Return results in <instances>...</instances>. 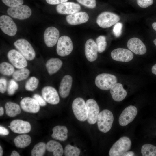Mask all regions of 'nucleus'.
Segmentation results:
<instances>
[{
  "label": "nucleus",
  "instance_id": "obj_4",
  "mask_svg": "<svg viewBox=\"0 0 156 156\" xmlns=\"http://www.w3.org/2000/svg\"><path fill=\"white\" fill-rule=\"evenodd\" d=\"M15 47L27 60H33L36 56L35 52L33 47L27 40L19 39L14 43Z\"/></svg>",
  "mask_w": 156,
  "mask_h": 156
},
{
  "label": "nucleus",
  "instance_id": "obj_2",
  "mask_svg": "<svg viewBox=\"0 0 156 156\" xmlns=\"http://www.w3.org/2000/svg\"><path fill=\"white\" fill-rule=\"evenodd\" d=\"M114 121L112 113L109 110L105 109L99 113L97 119L99 129L101 132L106 133L111 129Z\"/></svg>",
  "mask_w": 156,
  "mask_h": 156
},
{
  "label": "nucleus",
  "instance_id": "obj_28",
  "mask_svg": "<svg viewBox=\"0 0 156 156\" xmlns=\"http://www.w3.org/2000/svg\"><path fill=\"white\" fill-rule=\"evenodd\" d=\"M30 136L27 134H22L16 137L14 141L15 146L18 148H25L28 146L31 142Z\"/></svg>",
  "mask_w": 156,
  "mask_h": 156
},
{
  "label": "nucleus",
  "instance_id": "obj_11",
  "mask_svg": "<svg viewBox=\"0 0 156 156\" xmlns=\"http://www.w3.org/2000/svg\"><path fill=\"white\" fill-rule=\"evenodd\" d=\"M137 114V109L135 106L130 105L125 108L119 118V123L122 126H125L132 122Z\"/></svg>",
  "mask_w": 156,
  "mask_h": 156
},
{
  "label": "nucleus",
  "instance_id": "obj_19",
  "mask_svg": "<svg viewBox=\"0 0 156 156\" xmlns=\"http://www.w3.org/2000/svg\"><path fill=\"white\" fill-rule=\"evenodd\" d=\"M128 48L136 54L142 55L146 53V47L139 38L134 37L130 38L128 41Z\"/></svg>",
  "mask_w": 156,
  "mask_h": 156
},
{
  "label": "nucleus",
  "instance_id": "obj_51",
  "mask_svg": "<svg viewBox=\"0 0 156 156\" xmlns=\"http://www.w3.org/2000/svg\"><path fill=\"white\" fill-rule=\"evenodd\" d=\"M153 43L156 46V39H154L153 40Z\"/></svg>",
  "mask_w": 156,
  "mask_h": 156
},
{
  "label": "nucleus",
  "instance_id": "obj_13",
  "mask_svg": "<svg viewBox=\"0 0 156 156\" xmlns=\"http://www.w3.org/2000/svg\"><path fill=\"white\" fill-rule=\"evenodd\" d=\"M59 35V31L56 27L51 26L47 28L44 35V42L46 45L49 47L54 46L58 41Z\"/></svg>",
  "mask_w": 156,
  "mask_h": 156
},
{
  "label": "nucleus",
  "instance_id": "obj_37",
  "mask_svg": "<svg viewBox=\"0 0 156 156\" xmlns=\"http://www.w3.org/2000/svg\"><path fill=\"white\" fill-rule=\"evenodd\" d=\"M6 5L10 7H14L22 5L23 0H2Z\"/></svg>",
  "mask_w": 156,
  "mask_h": 156
},
{
  "label": "nucleus",
  "instance_id": "obj_25",
  "mask_svg": "<svg viewBox=\"0 0 156 156\" xmlns=\"http://www.w3.org/2000/svg\"><path fill=\"white\" fill-rule=\"evenodd\" d=\"M62 65V61L60 59L52 58L47 61L46 64V67L49 74L52 75L58 71Z\"/></svg>",
  "mask_w": 156,
  "mask_h": 156
},
{
  "label": "nucleus",
  "instance_id": "obj_30",
  "mask_svg": "<svg viewBox=\"0 0 156 156\" xmlns=\"http://www.w3.org/2000/svg\"><path fill=\"white\" fill-rule=\"evenodd\" d=\"M46 149V144L43 142L36 144L31 151L32 156H42L44 154Z\"/></svg>",
  "mask_w": 156,
  "mask_h": 156
},
{
  "label": "nucleus",
  "instance_id": "obj_26",
  "mask_svg": "<svg viewBox=\"0 0 156 156\" xmlns=\"http://www.w3.org/2000/svg\"><path fill=\"white\" fill-rule=\"evenodd\" d=\"M46 146L47 151L50 152H53L54 156H62L64 153L62 145L56 141H49L46 144Z\"/></svg>",
  "mask_w": 156,
  "mask_h": 156
},
{
  "label": "nucleus",
  "instance_id": "obj_44",
  "mask_svg": "<svg viewBox=\"0 0 156 156\" xmlns=\"http://www.w3.org/2000/svg\"><path fill=\"white\" fill-rule=\"evenodd\" d=\"M9 134L8 130L3 127L0 126V134L1 135H7Z\"/></svg>",
  "mask_w": 156,
  "mask_h": 156
},
{
  "label": "nucleus",
  "instance_id": "obj_33",
  "mask_svg": "<svg viewBox=\"0 0 156 156\" xmlns=\"http://www.w3.org/2000/svg\"><path fill=\"white\" fill-rule=\"evenodd\" d=\"M64 152L65 156H78L80 155V151L77 147L68 144L65 146Z\"/></svg>",
  "mask_w": 156,
  "mask_h": 156
},
{
  "label": "nucleus",
  "instance_id": "obj_40",
  "mask_svg": "<svg viewBox=\"0 0 156 156\" xmlns=\"http://www.w3.org/2000/svg\"><path fill=\"white\" fill-rule=\"evenodd\" d=\"M153 0H137V4L142 8H146L152 5Z\"/></svg>",
  "mask_w": 156,
  "mask_h": 156
},
{
  "label": "nucleus",
  "instance_id": "obj_45",
  "mask_svg": "<svg viewBox=\"0 0 156 156\" xmlns=\"http://www.w3.org/2000/svg\"><path fill=\"white\" fill-rule=\"evenodd\" d=\"M135 156L134 152L132 151H128L124 153L122 156Z\"/></svg>",
  "mask_w": 156,
  "mask_h": 156
},
{
  "label": "nucleus",
  "instance_id": "obj_14",
  "mask_svg": "<svg viewBox=\"0 0 156 156\" xmlns=\"http://www.w3.org/2000/svg\"><path fill=\"white\" fill-rule=\"evenodd\" d=\"M111 55L114 60L122 62H128L133 58V53L128 49L119 48L112 51Z\"/></svg>",
  "mask_w": 156,
  "mask_h": 156
},
{
  "label": "nucleus",
  "instance_id": "obj_47",
  "mask_svg": "<svg viewBox=\"0 0 156 156\" xmlns=\"http://www.w3.org/2000/svg\"><path fill=\"white\" fill-rule=\"evenodd\" d=\"M151 71L153 73L156 75V64L152 66Z\"/></svg>",
  "mask_w": 156,
  "mask_h": 156
},
{
  "label": "nucleus",
  "instance_id": "obj_31",
  "mask_svg": "<svg viewBox=\"0 0 156 156\" xmlns=\"http://www.w3.org/2000/svg\"><path fill=\"white\" fill-rule=\"evenodd\" d=\"M141 152L143 156H156V146L150 144L143 145Z\"/></svg>",
  "mask_w": 156,
  "mask_h": 156
},
{
  "label": "nucleus",
  "instance_id": "obj_41",
  "mask_svg": "<svg viewBox=\"0 0 156 156\" xmlns=\"http://www.w3.org/2000/svg\"><path fill=\"white\" fill-rule=\"evenodd\" d=\"M33 98L37 101L40 106L43 107L46 105L47 104L46 101L43 97L39 94H34L33 96Z\"/></svg>",
  "mask_w": 156,
  "mask_h": 156
},
{
  "label": "nucleus",
  "instance_id": "obj_36",
  "mask_svg": "<svg viewBox=\"0 0 156 156\" xmlns=\"http://www.w3.org/2000/svg\"><path fill=\"white\" fill-rule=\"evenodd\" d=\"M18 84L14 80L11 79L9 81L7 88V91L9 95H12L15 91L18 89Z\"/></svg>",
  "mask_w": 156,
  "mask_h": 156
},
{
  "label": "nucleus",
  "instance_id": "obj_22",
  "mask_svg": "<svg viewBox=\"0 0 156 156\" xmlns=\"http://www.w3.org/2000/svg\"><path fill=\"white\" fill-rule=\"evenodd\" d=\"M73 81L72 77L66 75L62 78L59 88V92L62 98H65L69 95L71 89Z\"/></svg>",
  "mask_w": 156,
  "mask_h": 156
},
{
  "label": "nucleus",
  "instance_id": "obj_43",
  "mask_svg": "<svg viewBox=\"0 0 156 156\" xmlns=\"http://www.w3.org/2000/svg\"><path fill=\"white\" fill-rule=\"evenodd\" d=\"M46 1L49 4L56 5L66 2L68 0H46Z\"/></svg>",
  "mask_w": 156,
  "mask_h": 156
},
{
  "label": "nucleus",
  "instance_id": "obj_20",
  "mask_svg": "<svg viewBox=\"0 0 156 156\" xmlns=\"http://www.w3.org/2000/svg\"><path fill=\"white\" fill-rule=\"evenodd\" d=\"M98 52L96 43L92 39L88 40L85 45V53L87 60L91 62L95 60L97 57Z\"/></svg>",
  "mask_w": 156,
  "mask_h": 156
},
{
  "label": "nucleus",
  "instance_id": "obj_17",
  "mask_svg": "<svg viewBox=\"0 0 156 156\" xmlns=\"http://www.w3.org/2000/svg\"><path fill=\"white\" fill-rule=\"evenodd\" d=\"M10 129L14 133L18 134H25L29 132L31 130L30 123L19 119L12 120L10 124Z\"/></svg>",
  "mask_w": 156,
  "mask_h": 156
},
{
  "label": "nucleus",
  "instance_id": "obj_27",
  "mask_svg": "<svg viewBox=\"0 0 156 156\" xmlns=\"http://www.w3.org/2000/svg\"><path fill=\"white\" fill-rule=\"evenodd\" d=\"M5 108L6 115L10 117H14L20 114L21 112L19 105L12 102H6Z\"/></svg>",
  "mask_w": 156,
  "mask_h": 156
},
{
  "label": "nucleus",
  "instance_id": "obj_7",
  "mask_svg": "<svg viewBox=\"0 0 156 156\" xmlns=\"http://www.w3.org/2000/svg\"><path fill=\"white\" fill-rule=\"evenodd\" d=\"M73 44L70 37L62 36L59 39L57 45L56 51L60 56L65 57L69 55L73 49Z\"/></svg>",
  "mask_w": 156,
  "mask_h": 156
},
{
  "label": "nucleus",
  "instance_id": "obj_15",
  "mask_svg": "<svg viewBox=\"0 0 156 156\" xmlns=\"http://www.w3.org/2000/svg\"><path fill=\"white\" fill-rule=\"evenodd\" d=\"M81 8L80 5L77 3L66 2L57 5L56 10L60 14L70 15L79 12Z\"/></svg>",
  "mask_w": 156,
  "mask_h": 156
},
{
  "label": "nucleus",
  "instance_id": "obj_38",
  "mask_svg": "<svg viewBox=\"0 0 156 156\" xmlns=\"http://www.w3.org/2000/svg\"><path fill=\"white\" fill-rule=\"evenodd\" d=\"M80 4L90 8H94L96 5V0H77Z\"/></svg>",
  "mask_w": 156,
  "mask_h": 156
},
{
  "label": "nucleus",
  "instance_id": "obj_3",
  "mask_svg": "<svg viewBox=\"0 0 156 156\" xmlns=\"http://www.w3.org/2000/svg\"><path fill=\"white\" fill-rule=\"evenodd\" d=\"M72 109L76 118L80 121H84L87 120L88 110L86 103L81 98L75 99L72 104Z\"/></svg>",
  "mask_w": 156,
  "mask_h": 156
},
{
  "label": "nucleus",
  "instance_id": "obj_29",
  "mask_svg": "<svg viewBox=\"0 0 156 156\" xmlns=\"http://www.w3.org/2000/svg\"><path fill=\"white\" fill-rule=\"evenodd\" d=\"M29 74V70L24 68L14 71L12 74V77L16 81H20L26 79Z\"/></svg>",
  "mask_w": 156,
  "mask_h": 156
},
{
  "label": "nucleus",
  "instance_id": "obj_42",
  "mask_svg": "<svg viewBox=\"0 0 156 156\" xmlns=\"http://www.w3.org/2000/svg\"><path fill=\"white\" fill-rule=\"evenodd\" d=\"M7 81L4 78L0 79V92L1 93H4L7 89Z\"/></svg>",
  "mask_w": 156,
  "mask_h": 156
},
{
  "label": "nucleus",
  "instance_id": "obj_32",
  "mask_svg": "<svg viewBox=\"0 0 156 156\" xmlns=\"http://www.w3.org/2000/svg\"><path fill=\"white\" fill-rule=\"evenodd\" d=\"M15 71L14 66L8 62H3L0 64V72L3 75L10 76Z\"/></svg>",
  "mask_w": 156,
  "mask_h": 156
},
{
  "label": "nucleus",
  "instance_id": "obj_50",
  "mask_svg": "<svg viewBox=\"0 0 156 156\" xmlns=\"http://www.w3.org/2000/svg\"><path fill=\"white\" fill-rule=\"evenodd\" d=\"M3 155V150L1 146H0V156H2Z\"/></svg>",
  "mask_w": 156,
  "mask_h": 156
},
{
  "label": "nucleus",
  "instance_id": "obj_39",
  "mask_svg": "<svg viewBox=\"0 0 156 156\" xmlns=\"http://www.w3.org/2000/svg\"><path fill=\"white\" fill-rule=\"evenodd\" d=\"M122 24L120 22H117L114 25L113 32L115 36L116 37L120 36L122 32Z\"/></svg>",
  "mask_w": 156,
  "mask_h": 156
},
{
  "label": "nucleus",
  "instance_id": "obj_12",
  "mask_svg": "<svg viewBox=\"0 0 156 156\" xmlns=\"http://www.w3.org/2000/svg\"><path fill=\"white\" fill-rule=\"evenodd\" d=\"M88 110L87 121L90 124H95L97 121L99 114V108L96 101L90 99L86 102Z\"/></svg>",
  "mask_w": 156,
  "mask_h": 156
},
{
  "label": "nucleus",
  "instance_id": "obj_23",
  "mask_svg": "<svg viewBox=\"0 0 156 156\" xmlns=\"http://www.w3.org/2000/svg\"><path fill=\"white\" fill-rule=\"evenodd\" d=\"M110 92L113 99L117 102L123 100L127 95V92L122 84L118 83H116L111 88Z\"/></svg>",
  "mask_w": 156,
  "mask_h": 156
},
{
  "label": "nucleus",
  "instance_id": "obj_18",
  "mask_svg": "<svg viewBox=\"0 0 156 156\" xmlns=\"http://www.w3.org/2000/svg\"><path fill=\"white\" fill-rule=\"evenodd\" d=\"M20 106L23 110L29 113H36L40 109V105L37 101L34 98L25 97L20 102Z\"/></svg>",
  "mask_w": 156,
  "mask_h": 156
},
{
  "label": "nucleus",
  "instance_id": "obj_34",
  "mask_svg": "<svg viewBox=\"0 0 156 156\" xmlns=\"http://www.w3.org/2000/svg\"><path fill=\"white\" fill-rule=\"evenodd\" d=\"M39 83L38 79L35 77H31L26 82L25 89L28 91H33L37 88Z\"/></svg>",
  "mask_w": 156,
  "mask_h": 156
},
{
  "label": "nucleus",
  "instance_id": "obj_46",
  "mask_svg": "<svg viewBox=\"0 0 156 156\" xmlns=\"http://www.w3.org/2000/svg\"><path fill=\"white\" fill-rule=\"evenodd\" d=\"M11 156H19L20 155L15 150L13 151L10 155Z\"/></svg>",
  "mask_w": 156,
  "mask_h": 156
},
{
  "label": "nucleus",
  "instance_id": "obj_16",
  "mask_svg": "<svg viewBox=\"0 0 156 156\" xmlns=\"http://www.w3.org/2000/svg\"><path fill=\"white\" fill-rule=\"evenodd\" d=\"M41 93L42 97L49 103L56 105L60 101V98L56 90L53 87L48 86L44 87Z\"/></svg>",
  "mask_w": 156,
  "mask_h": 156
},
{
  "label": "nucleus",
  "instance_id": "obj_6",
  "mask_svg": "<svg viewBox=\"0 0 156 156\" xmlns=\"http://www.w3.org/2000/svg\"><path fill=\"white\" fill-rule=\"evenodd\" d=\"M120 20L118 15L109 12H104L101 13L98 16L96 23L103 28L111 27L117 23Z\"/></svg>",
  "mask_w": 156,
  "mask_h": 156
},
{
  "label": "nucleus",
  "instance_id": "obj_35",
  "mask_svg": "<svg viewBox=\"0 0 156 156\" xmlns=\"http://www.w3.org/2000/svg\"><path fill=\"white\" fill-rule=\"evenodd\" d=\"M96 43L99 53H102L105 50L107 44L105 36L101 35L98 36L96 39Z\"/></svg>",
  "mask_w": 156,
  "mask_h": 156
},
{
  "label": "nucleus",
  "instance_id": "obj_21",
  "mask_svg": "<svg viewBox=\"0 0 156 156\" xmlns=\"http://www.w3.org/2000/svg\"><path fill=\"white\" fill-rule=\"evenodd\" d=\"M89 18V16L86 12H78L67 16L66 20L70 25H76L86 22Z\"/></svg>",
  "mask_w": 156,
  "mask_h": 156
},
{
  "label": "nucleus",
  "instance_id": "obj_1",
  "mask_svg": "<svg viewBox=\"0 0 156 156\" xmlns=\"http://www.w3.org/2000/svg\"><path fill=\"white\" fill-rule=\"evenodd\" d=\"M131 141L126 136L120 138L113 145L109 151L110 156H121L131 148Z\"/></svg>",
  "mask_w": 156,
  "mask_h": 156
},
{
  "label": "nucleus",
  "instance_id": "obj_10",
  "mask_svg": "<svg viewBox=\"0 0 156 156\" xmlns=\"http://www.w3.org/2000/svg\"><path fill=\"white\" fill-rule=\"evenodd\" d=\"M7 57L10 62L16 68L19 69L27 66L26 59L21 53L15 49L9 51Z\"/></svg>",
  "mask_w": 156,
  "mask_h": 156
},
{
  "label": "nucleus",
  "instance_id": "obj_8",
  "mask_svg": "<svg viewBox=\"0 0 156 156\" xmlns=\"http://www.w3.org/2000/svg\"><path fill=\"white\" fill-rule=\"evenodd\" d=\"M7 12L8 15L14 18L24 20L30 16L32 11L28 6L26 5H21L9 8Z\"/></svg>",
  "mask_w": 156,
  "mask_h": 156
},
{
  "label": "nucleus",
  "instance_id": "obj_49",
  "mask_svg": "<svg viewBox=\"0 0 156 156\" xmlns=\"http://www.w3.org/2000/svg\"><path fill=\"white\" fill-rule=\"evenodd\" d=\"M152 26L153 28L156 31V22L153 23L152 24Z\"/></svg>",
  "mask_w": 156,
  "mask_h": 156
},
{
  "label": "nucleus",
  "instance_id": "obj_9",
  "mask_svg": "<svg viewBox=\"0 0 156 156\" xmlns=\"http://www.w3.org/2000/svg\"><path fill=\"white\" fill-rule=\"evenodd\" d=\"M0 27L5 34L11 36L16 35L17 30L16 25L12 19L6 15L0 17Z\"/></svg>",
  "mask_w": 156,
  "mask_h": 156
},
{
  "label": "nucleus",
  "instance_id": "obj_24",
  "mask_svg": "<svg viewBox=\"0 0 156 156\" xmlns=\"http://www.w3.org/2000/svg\"><path fill=\"white\" fill-rule=\"evenodd\" d=\"M52 131L51 137L53 138L60 141H65L67 139L68 130L66 127L56 126L53 128Z\"/></svg>",
  "mask_w": 156,
  "mask_h": 156
},
{
  "label": "nucleus",
  "instance_id": "obj_5",
  "mask_svg": "<svg viewBox=\"0 0 156 156\" xmlns=\"http://www.w3.org/2000/svg\"><path fill=\"white\" fill-rule=\"evenodd\" d=\"M117 82V78L115 75L103 73L100 74L96 77L95 83L99 88L104 90L110 89Z\"/></svg>",
  "mask_w": 156,
  "mask_h": 156
},
{
  "label": "nucleus",
  "instance_id": "obj_48",
  "mask_svg": "<svg viewBox=\"0 0 156 156\" xmlns=\"http://www.w3.org/2000/svg\"><path fill=\"white\" fill-rule=\"evenodd\" d=\"M4 109L2 107H0V116H3L4 114Z\"/></svg>",
  "mask_w": 156,
  "mask_h": 156
}]
</instances>
